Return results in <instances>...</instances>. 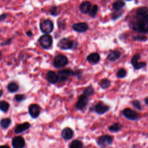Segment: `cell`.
Masks as SVG:
<instances>
[{
  "mask_svg": "<svg viewBox=\"0 0 148 148\" xmlns=\"http://www.w3.org/2000/svg\"><path fill=\"white\" fill-rule=\"evenodd\" d=\"M133 30L142 33H148V13L143 15H137L133 22Z\"/></svg>",
  "mask_w": 148,
  "mask_h": 148,
  "instance_id": "6da1fadb",
  "label": "cell"
},
{
  "mask_svg": "<svg viewBox=\"0 0 148 148\" xmlns=\"http://www.w3.org/2000/svg\"><path fill=\"white\" fill-rule=\"evenodd\" d=\"M57 46L61 50L73 49L76 48L77 42L67 38H63L59 40Z\"/></svg>",
  "mask_w": 148,
  "mask_h": 148,
  "instance_id": "7a4b0ae2",
  "label": "cell"
},
{
  "mask_svg": "<svg viewBox=\"0 0 148 148\" xmlns=\"http://www.w3.org/2000/svg\"><path fill=\"white\" fill-rule=\"evenodd\" d=\"M68 64V58L64 55L58 54L57 55L53 61V66L56 68H61L64 67Z\"/></svg>",
  "mask_w": 148,
  "mask_h": 148,
  "instance_id": "3957f363",
  "label": "cell"
},
{
  "mask_svg": "<svg viewBox=\"0 0 148 148\" xmlns=\"http://www.w3.org/2000/svg\"><path fill=\"white\" fill-rule=\"evenodd\" d=\"M38 42L39 45L42 48L44 49H48L52 46L53 43V38L50 35L45 34L42 35L39 38Z\"/></svg>",
  "mask_w": 148,
  "mask_h": 148,
  "instance_id": "277c9868",
  "label": "cell"
},
{
  "mask_svg": "<svg viewBox=\"0 0 148 148\" xmlns=\"http://www.w3.org/2000/svg\"><path fill=\"white\" fill-rule=\"evenodd\" d=\"M54 25L52 21L50 19L44 20L40 24V29L41 31L46 34H49L53 30Z\"/></svg>",
  "mask_w": 148,
  "mask_h": 148,
  "instance_id": "5b68a950",
  "label": "cell"
},
{
  "mask_svg": "<svg viewBox=\"0 0 148 148\" xmlns=\"http://www.w3.org/2000/svg\"><path fill=\"white\" fill-rule=\"evenodd\" d=\"M58 82H64L67 81L70 76H74V71L70 69H64L58 71Z\"/></svg>",
  "mask_w": 148,
  "mask_h": 148,
  "instance_id": "8992f818",
  "label": "cell"
},
{
  "mask_svg": "<svg viewBox=\"0 0 148 148\" xmlns=\"http://www.w3.org/2000/svg\"><path fill=\"white\" fill-rule=\"evenodd\" d=\"M113 142V137L109 135H104L100 137L97 141L98 145L102 148H105Z\"/></svg>",
  "mask_w": 148,
  "mask_h": 148,
  "instance_id": "52a82bcc",
  "label": "cell"
},
{
  "mask_svg": "<svg viewBox=\"0 0 148 148\" xmlns=\"http://www.w3.org/2000/svg\"><path fill=\"white\" fill-rule=\"evenodd\" d=\"M89 102V97L84 94H82L78 98V101L75 104V108L79 111L83 110L85 108Z\"/></svg>",
  "mask_w": 148,
  "mask_h": 148,
  "instance_id": "ba28073f",
  "label": "cell"
},
{
  "mask_svg": "<svg viewBox=\"0 0 148 148\" xmlns=\"http://www.w3.org/2000/svg\"><path fill=\"white\" fill-rule=\"evenodd\" d=\"M12 146L13 148H25V140L22 136L15 137L12 141Z\"/></svg>",
  "mask_w": 148,
  "mask_h": 148,
  "instance_id": "9c48e42d",
  "label": "cell"
},
{
  "mask_svg": "<svg viewBox=\"0 0 148 148\" xmlns=\"http://www.w3.org/2000/svg\"><path fill=\"white\" fill-rule=\"evenodd\" d=\"M29 113L33 119H37L40 113V109L39 105L36 104L30 105L29 107Z\"/></svg>",
  "mask_w": 148,
  "mask_h": 148,
  "instance_id": "30bf717a",
  "label": "cell"
},
{
  "mask_svg": "<svg viewBox=\"0 0 148 148\" xmlns=\"http://www.w3.org/2000/svg\"><path fill=\"white\" fill-rule=\"evenodd\" d=\"M123 115L127 119L131 120H135L138 119V114L135 111L129 108L124 109L123 111Z\"/></svg>",
  "mask_w": 148,
  "mask_h": 148,
  "instance_id": "8fae6325",
  "label": "cell"
},
{
  "mask_svg": "<svg viewBox=\"0 0 148 148\" xmlns=\"http://www.w3.org/2000/svg\"><path fill=\"white\" fill-rule=\"evenodd\" d=\"M72 29L75 31L79 33H83L86 32L89 29V26L86 23L81 22L74 24L72 26Z\"/></svg>",
  "mask_w": 148,
  "mask_h": 148,
  "instance_id": "7c38bea8",
  "label": "cell"
},
{
  "mask_svg": "<svg viewBox=\"0 0 148 148\" xmlns=\"http://www.w3.org/2000/svg\"><path fill=\"white\" fill-rule=\"evenodd\" d=\"M96 112L99 115H102L110 110V107L102 102H98L94 108Z\"/></svg>",
  "mask_w": 148,
  "mask_h": 148,
  "instance_id": "4fadbf2b",
  "label": "cell"
},
{
  "mask_svg": "<svg viewBox=\"0 0 148 148\" xmlns=\"http://www.w3.org/2000/svg\"><path fill=\"white\" fill-rule=\"evenodd\" d=\"M30 124L28 122H25L22 124H20L17 125L15 127L14 132L16 134H21L23 133L25 131H26L30 127Z\"/></svg>",
  "mask_w": 148,
  "mask_h": 148,
  "instance_id": "5bb4252c",
  "label": "cell"
},
{
  "mask_svg": "<svg viewBox=\"0 0 148 148\" xmlns=\"http://www.w3.org/2000/svg\"><path fill=\"white\" fill-rule=\"evenodd\" d=\"M46 79L50 84H56L58 82V76L57 74L53 71H49L46 74Z\"/></svg>",
  "mask_w": 148,
  "mask_h": 148,
  "instance_id": "9a60e30c",
  "label": "cell"
},
{
  "mask_svg": "<svg viewBox=\"0 0 148 148\" xmlns=\"http://www.w3.org/2000/svg\"><path fill=\"white\" fill-rule=\"evenodd\" d=\"M61 135V137L65 140H70L74 136V131L71 129L66 127L62 130Z\"/></svg>",
  "mask_w": 148,
  "mask_h": 148,
  "instance_id": "2e32d148",
  "label": "cell"
},
{
  "mask_svg": "<svg viewBox=\"0 0 148 148\" xmlns=\"http://www.w3.org/2000/svg\"><path fill=\"white\" fill-rule=\"evenodd\" d=\"M91 9V3L89 1H84L82 3L79 7L80 11L86 14L88 13Z\"/></svg>",
  "mask_w": 148,
  "mask_h": 148,
  "instance_id": "e0dca14e",
  "label": "cell"
},
{
  "mask_svg": "<svg viewBox=\"0 0 148 148\" xmlns=\"http://www.w3.org/2000/svg\"><path fill=\"white\" fill-rule=\"evenodd\" d=\"M100 60V56L97 53L90 54L87 57V61L92 64H97Z\"/></svg>",
  "mask_w": 148,
  "mask_h": 148,
  "instance_id": "ac0fdd59",
  "label": "cell"
},
{
  "mask_svg": "<svg viewBox=\"0 0 148 148\" xmlns=\"http://www.w3.org/2000/svg\"><path fill=\"white\" fill-rule=\"evenodd\" d=\"M121 56V53L119 51H111L108 55V59L111 61H115Z\"/></svg>",
  "mask_w": 148,
  "mask_h": 148,
  "instance_id": "d6986e66",
  "label": "cell"
},
{
  "mask_svg": "<svg viewBox=\"0 0 148 148\" xmlns=\"http://www.w3.org/2000/svg\"><path fill=\"white\" fill-rule=\"evenodd\" d=\"M7 89L10 93H15L18 91V90L19 89V86L17 83H16V82H12L9 83L8 84Z\"/></svg>",
  "mask_w": 148,
  "mask_h": 148,
  "instance_id": "ffe728a7",
  "label": "cell"
},
{
  "mask_svg": "<svg viewBox=\"0 0 148 148\" xmlns=\"http://www.w3.org/2000/svg\"><path fill=\"white\" fill-rule=\"evenodd\" d=\"M12 121L9 118H4L0 121V126L3 129H7L11 125Z\"/></svg>",
  "mask_w": 148,
  "mask_h": 148,
  "instance_id": "44dd1931",
  "label": "cell"
},
{
  "mask_svg": "<svg viewBox=\"0 0 148 148\" xmlns=\"http://www.w3.org/2000/svg\"><path fill=\"white\" fill-rule=\"evenodd\" d=\"M10 107L9 104L5 101H0V111L3 112H7L8 111Z\"/></svg>",
  "mask_w": 148,
  "mask_h": 148,
  "instance_id": "7402d4cb",
  "label": "cell"
},
{
  "mask_svg": "<svg viewBox=\"0 0 148 148\" xmlns=\"http://www.w3.org/2000/svg\"><path fill=\"white\" fill-rule=\"evenodd\" d=\"M125 5V3L122 0H117L116 2H115L113 4V8L115 11H119L121 10L122 8H123Z\"/></svg>",
  "mask_w": 148,
  "mask_h": 148,
  "instance_id": "603a6c76",
  "label": "cell"
},
{
  "mask_svg": "<svg viewBox=\"0 0 148 148\" xmlns=\"http://www.w3.org/2000/svg\"><path fill=\"white\" fill-rule=\"evenodd\" d=\"M70 148H83V144L82 141L75 139L70 143Z\"/></svg>",
  "mask_w": 148,
  "mask_h": 148,
  "instance_id": "cb8c5ba5",
  "label": "cell"
},
{
  "mask_svg": "<svg viewBox=\"0 0 148 148\" xmlns=\"http://www.w3.org/2000/svg\"><path fill=\"white\" fill-rule=\"evenodd\" d=\"M83 94L89 98V97H92L94 95V88H93L92 86H89L88 88H86V89L84 90Z\"/></svg>",
  "mask_w": 148,
  "mask_h": 148,
  "instance_id": "d4e9b609",
  "label": "cell"
},
{
  "mask_svg": "<svg viewBox=\"0 0 148 148\" xmlns=\"http://www.w3.org/2000/svg\"><path fill=\"white\" fill-rule=\"evenodd\" d=\"M121 128H122V125L119 123H115L114 124H113L112 125L110 126L109 130L111 132L115 133V132H117V131H120L121 129Z\"/></svg>",
  "mask_w": 148,
  "mask_h": 148,
  "instance_id": "484cf974",
  "label": "cell"
},
{
  "mask_svg": "<svg viewBox=\"0 0 148 148\" xmlns=\"http://www.w3.org/2000/svg\"><path fill=\"white\" fill-rule=\"evenodd\" d=\"M100 86L102 89H107L111 86V82L107 79H103L100 82Z\"/></svg>",
  "mask_w": 148,
  "mask_h": 148,
  "instance_id": "4316f807",
  "label": "cell"
},
{
  "mask_svg": "<svg viewBox=\"0 0 148 148\" xmlns=\"http://www.w3.org/2000/svg\"><path fill=\"white\" fill-rule=\"evenodd\" d=\"M98 7L97 5H93L92 8H91L90 11L89 12L90 16L92 17H94L97 15V13L98 12Z\"/></svg>",
  "mask_w": 148,
  "mask_h": 148,
  "instance_id": "83f0119b",
  "label": "cell"
},
{
  "mask_svg": "<svg viewBox=\"0 0 148 148\" xmlns=\"http://www.w3.org/2000/svg\"><path fill=\"white\" fill-rule=\"evenodd\" d=\"M135 70H139L143 68H145L146 66V63L144 62H137L135 64L133 65Z\"/></svg>",
  "mask_w": 148,
  "mask_h": 148,
  "instance_id": "f1b7e54d",
  "label": "cell"
},
{
  "mask_svg": "<svg viewBox=\"0 0 148 148\" xmlns=\"http://www.w3.org/2000/svg\"><path fill=\"white\" fill-rule=\"evenodd\" d=\"M147 13H148V8L147 7L139 8L136 12L137 15H143Z\"/></svg>",
  "mask_w": 148,
  "mask_h": 148,
  "instance_id": "f546056e",
  "label": "cell"
},
{
  "mask_svg": "<svg viewBox=\"0 0 148 148\" xmlns=\"http://www.w3.org/2000/svg\"><path fill=\"white\" fill-rule=\"evenodd\" d=\"M50 13L54 16H56L57 15H59L60 13V11L58 8V7H56V6H53L50 8Z\"/></svg>",
  "mask_w": 148,
  "mask_h": 148,
  "instance_id": "4dcf8cb0",
  "label": "cell"
},
{
  "mask_svg": "<svg viewBox=\"0 0 148 148\" xmlns=\"http://www.w3.org/2000/svg\"><path fill=\"white\" fill-rule=\"evenodd\" d=\"M127 75V71L123 68L120 69L117 72V76L119 78H124Z\"/></svg>",
  "mask_w": 148,
  "mask_h": 148,
  "instance_id": "1f68e13d",
  "label": "cell"
},
{
  "mask_svg": "<svg viewBox=\"0 0 148 148\" xmlns=\"http://www.w3.org/2000/svg\"><path fill=\"white\" fill-rule=\"evenodd\" d=\"M26 98V97L25 95L24 94H16L15 96V100L17 101V102H22L23 101H25Z\"/></svg>",
  "mask_w": 148,
  "mask_h": 148,
  "instance_id": "d6a6232c",
  "label": "cell"
},
{
  "mask_svg": "<svg viewBox=\"0 0 148 148\" xmlns=\"http://www.w3.org/2000/svg\"><path fill=\"white\" fill-rule=\"evenodd\" d=\"M132 104L133 107H134L135 108L139 110H141V105L139 101L138 100H134L132 102Z\"/></svg>",
  "mask_w": 148,
  "mask_h": 148,
  "instance_id": "836d02e7",
  "label": "cell"
},
{
  "mask_svg": "<svg viewBox=\"0 0 148 148\" xmlns=\"http://www.w3.org/2000/svg\"><path fill=\"white\" fill-rule=\"evenodd\" d=\"M116 12L115 13H113L112 15V17L113 19H117V18H119L123 13V11H121L120 10L119 11H116Z\"/></svg>",
  "mask_w": 148,
  "mask_h": 148,
  "instance_id": "e575fe53",
  "label": "cell"
},
{
  "mask_svg": "<svg viewBox=\"0 0 148 148\" xmlns=\"http://www.w3.org/2000/svg\"><path fill=\"white\" fill-rule=\"evenodd\" d=\"M140 58V55L139 54H135L132 58L131 59V64L132 65H134V64H135L136 62H138V60Z\"/></svg>",
  "mask_w": 148,
  "mask_h": 148,
  "instance_id": "d590c367",
  "label": "cell"
},
{
  "mask_svg": "<svg viewBox=\"0 0 148 148\" xmlns=\"http://www.w3.org/2000/svg\"><path fill=\"white\" fill-rule=\"evenodd\" d=\"M135 40H139V41H146L147 40V38L143 35H138L134 37Z\"/></svg>",
  "mask_w": 148,
  "mask_h": 148,
  "instance_id": "8d00e7d4",
  "label": "cell"
},
{
  "mask_svg": "<svg viewBox=\"0 0 148 148\" xmlns=\"http://www.w3.org/2000/svg\"><path fill=\"white\" fill-rule=\"evenodd\" d=\"M12 42V39H7L5 42H4L3 43H2L1 44V46H7V45H9V44H11V43Z\"/></svg>",
  "mask_w": 148,
  "mask_h": 148,
  "instance_id": "74e56055",
  "label": "cell"
},
{
  "mask_svg": "<svg viewBox=\"0 0 148 148\" xmlns=\"http://www.w3.org/2000/svg\"><path fill=\"white\" fill-rule=\"evenodd\" d=\"M7 16H8V14H7V13H3L1 15H0V20L4 21L6 19Z\"/></svg>",
  "mask_w": 148,
  "mask_h": 148,
  "instance_id": "f35d334b",
  "label": "cell"
},
{
  "mask_svg": "<svg viewBox=\"0 0 148 148\" xmlns=\"http://www.w3.org/2000/svg\"><path fill=\"white\" fill-rule=\"evenodd\" d=\"M26 34H27V35L28 36V37H31L32 35H33V33H32V31H27V33H26Z\"/></svg>",
  "mask_w": 148,
  "mask_h": 148,
  "instance_id": "ab89813d",
  "label": "cell"
},
{
  "mask_svg": "<svg viewBox=\"0 0 148 148\" xmlns=\"http://www.w3.org/2000/svg\"><path fill=\"white\" fill-rule=\"evenodd\" d=\"M0 148H11L8 145H1L0 146Z\"/></svg>",
  "mask_w": 148,
  "mask_h": 148,
  "instance_id": "60d3db41",
  "label": "cell"
},
{
  "mask_svg": "<svg viewBox=\"0 0 148 148\" xmlns=\"http://www.w3.org/2000/svg\"><path fill=\"white\" fill-rule=\"evenodd\" d=\"M3 94H4V92H3V90H0V98H1V97L3 96Z\"/></svg>",
  "mask_w": 148,
  "mask_h": 148,
  "instance_id": "b9f144b4",
  "label": "cell"
},
{
  "mask_svg": "<svg viewBox=\"0 0 148 148\" xmlns=\"http://www.w3.org/2000/svg\"><path fill=\"white\" fill-rule=\"evenodd\" d=\"M145 102H146V104L148 105V97H147V98H145Z\"/></svg>",
  "mask_w": 148,
  "mask_h": 148,
  "instance_id": "7bdbcfd3",
  "label": "cell"
},
{
  "mask_svg": "<svg viewBox=\"0 0 148 148\" xmlns=\"http://www.w3.org/2000/svg\"><path fill=\"white\" fill-rule=\"evenodd\" d=\"M2 57H3V54H2L1 52L0 51V60H1V58H2Z\"/></svg>",
  "mask_w": 148,
  "mask_h": 148,
  "instance_id": "ee69618b",
  "label": "cell"
},
{
  "mask_svg": "<svg viewBox=\"0 0 148 148\" xmlns=\"http://www.w3.org/2000/svg\"><path fill=\"white\" fill-rule=\"evenodd\" d=\"M127 1H131V0H127Z\"/></svg>",
  "mask_w": 148,
  "mask_h": 148,
  "instance_id": "f6af8a7d",
  "label": "cell"
}]
</instances>
